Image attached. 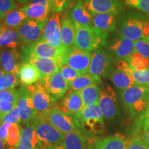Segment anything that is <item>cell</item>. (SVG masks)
I'll use <instances>...</instances> for the list:
<instances>
[{"mask_svg": "<svg viewBox=\"0 0 149 149\" xmlns=\"http://www.w3.org/2000/svg\"><path fill=\"white\" fill-rule=\"evenodd\" d=\"M122 106L126 113L138 120L146 112L149 104V89L136 85L120 92Z\"/></svg>", "mask_w": 149, "mask_h": 149, "instance_id": "cell-1", "label": "cell"}, {"mask_svg": "<svg viewBox=\"0 0 149 149\" xmlns=\"http://www.w3.org/2000/svg\"><path fill=\"white\" fill-rule=\"evenodd\" d=\"M66 49H60L50 45L42 37L34 43L20 47L18 51L22 62H26L30 58L58 59L64 57Z\"/></svg>", "mask_w": 149, "mask_h": 149, "instance_id": "cell-2", "label": "cell"}, {"mask_svg": "<svg viewBox=\"0 0 149 149\" xmlns=\"http://www.w3.org/2000/svg\"><path fill=\"white\" fill-rule=\"evenodd\" d=\"M146 16L137 12L125 13L119 20V34L137 42L142 39V30Z\"/></svg>", "mask_w": 149, "mask_h": 149, "instance_id": "cell-3", "label": "cell"}, {"mask_svg": "<svg viewBox=\"0 0 149 149\" xmlns=\"http://www.w3.org/2000/svg\"><path fill=\"white\" fill-rule=\"evenodd\" d=\"M38 116L40 118L47 121L64 134L70 132H76L83 134L76 125L73 118L70 115H67L61 111L57 107L39 113Z\"/></svg>", "mask_w": 149, "mask_h": 149, "instance_id": "cell-4", "label": "cell"}, {"mask_svg": "<svg viewBox=\"0 0 149 149\" xmlns=\"http://www.w3.org/2000/svg\"><path fill=\"white\" fill-rule=\"evenodd\" d=\"M35 126L40 144L50 147L61 144L64 141L65 134L39 116L35 121Z\"/></svg>", "mask_w": 149, "mask_h": 149, "instance_id": "cell-5", "label": "cell"}, {"mask_svg": "<svg viewBox=\"0 0 149 149\" xmlns=\"http://www.w3.org/2000/svg\"><path fill=\"white\" fill-rule=\"evenodd\" d=\"M113 57L103 48L93 51L88 73L93 77H107L111 74Z\"/></svg>", "mask_w": 149, "mask_h": 149, "instance_id": "cell-6", "label": "cell"}, {"mask_svg": "<svg viewBox=\"0 0 149 149\" xmlns=\"http://www.w3.org/2000/svg\"><path fill=\"white\" fill-rule=\"evenodd\" d=\"M47 20L40 22L28 19L19 26L16 30L19 35L20 46L31 44L42 38Z\"/></svg>", "mask_w": 149, "mask_h": 149, "instance_id": "cell-7", "label": "cell"}, {"mask_svg": "<svg viewBox=\"0 0 149 149\" xmlns=\"http://www.w3.org/2000/svg\"><path fill=\"white\" fill-rule=\"evenodd\" d=\"M91 59V52L74 46L66 51L63 57L62 64L68 65L81 74H85L88 72Z\"/></svg>", "mask_w": 149, "mask_h": 149, "instance_id": "cell-8", "label": "cell"}, {"mask_svg": "<svg viewBox=\"0 0 149 149\" xmlns=\"http://www.w3.org/2000/svg\"><path fill=\"white\" fill-rule=\"evenodd\" d=\"M27 87L37 113H41L56 107L57 102L48 92L41 80L32 85L27 86Z\"/></svg>", "mask_w": 149, "mask_h": 149, "instance_id": "cell-9", "label": "cell"}, {"mask_svg": "<svg viewBox=\"0 0 149 149\" xmlns=\"http://www.w3.org/2000/svg\"><path fill=\"white\" fill-rule=\"evenodd\" d=\"M119 14L117 13H110L93 15L92 30L104 40L108 42L109 33L116 30Z\"/></svg>", "mask_w": 149, "mask_h": 149, "instance_id": "cell-10", "label": "cell"}, {"mask_svg": "<svg viewBox=\"0 0 149 149\" xmlns=\"http://www.w3.org/2000/svg\"><path fill=\"white\" fill-rule=\"evenodd\" d=\"M19 90L17 107L19 110L22 123L24 124L35 121L38 118L37 111L35 110L27 86L22 85Z\"/></svg>", "mask_w": 149, "mask_h": 149, "instance_id": "cell-11", "label": "cell"}, {"mask_svg": "<svg viewBox=\"0 0 149 149\" xmlns=\"http://www.w3.org/2000/svg\"><path fill=\"white\" fill-rule=\"evenodd\" d=\"M99 107L103 116L108 121L115 120L118 115V104L116 93L109 85L101 89Z\"/></svg>", "mask_w": 149, "mask_h": 149, "instance_id": "cell-12", "label": "cell"}, {"mask_svg": "<svg viewBox=\"0 0 149 149\" xmlns=\"http://www.w3.org/2000/svg\"><path fill=\"white\" fill-rule=\"evenodd\" d=\"M78 3L86 8L92 15L110 13H120L123 8L121 0H78Z\"/></svg>", "mask_w": 149, "mask_h": 149, "instance_id": "cell-13", "label": "cell"}, {"mask_svg": "<svg viewBox=\"0 0 149 149\" xmlns=\"http://www.w3.org/2000/svg\"><path fill=\"white\" fill-rule=\"evenodd\" d=\"M61 15L54 13L48 18L42 37L54 47L65 49L62 45L61 35Z\"/></svg>", "mask_w": 149, "mask_h": 149, "instance_id": "cell-14", "label": "cell"}, {"mask_svg": "<svg viewBox=\"0 0 149 149\" xmlns=\"http://www.w3.org/2000/svg\"><path fill=\"white\" fill-rule=\"evenodd\" d=\"M128 144L126 137L118 133L103 138H89L86 149H127Z\"/></svg>", "mask_w": 149, "mask_h": 149, "instance_id": "cell-15", "label": "cell"}, {"mask_svg": "<svg viewBox=\"0 0 149 149\" xmlns=\"http://www.w3.org/2000/svg\"><path fill=\"white\" fill-rule=\"evenodd\" d=\"M45 88L57 102H59L66 95L69 89L68 83L62 77L60 72L57 71L41 79Z\"/></svg>", "mask_w": 149, "mask_h": 149, "instance_id": "cell-16", "label": "cell"}, {"mask_svg": "<svg viewBox=\"0 0 149 149\" xmlns=\"http://www.w3.org/2000/svg\"><path fill=\"white\" fill-rule=\"evenodd\" d=\"M56 107L70 116L77 115L84 107L81 93L71 90L67 91L64 97L57 102Z\"/></svg>", "mask_w": 149, "mask_h": 149, "instance_id": "cell-17", "label": "cell"}, {"mask_svg": "<svg viewBox=\"0 0 149 149\" xmlns=\"http://www.w3.org/2000/svg\"><path fill=\"white\" fill-rule=\"evenodd\" d=\"M108 47L117 59H126L134 53L135 42L118 34L109 42Z\"/></svg>", "mask_w": 149, "mask_h": 149, "instance_id": "cell-18", "label": "cell"}, {"mask_svg": "<svg viewBox=\"0 0 149 149\" xmlns=\"http://www.w3.org/2000/svg\"><path fill=\"white\" fill-rule=\"evenodd\" d=\"M22 64L17 49L3 48L0 51V68L3 71L17 74Z\"/></svg>", "mask_w": 149, "mask_h": 149, "instance_id": "cell-19", "label": "cell"}, {"mask_svg": "<svg viewBox=\"0 0 149 149\" xmlns=\"http://www.w3.org/2000/svg\"><path fill=\"white\" fill-rule=\"evenodd\" d=\"M63 57L58 59H46V58H30L26 61L33 65L40 72L43 78L47 77L55 72L59 71V68L62 65Z\"/></svg>", "mask_w": 149, "mask_h": 149, "instance_id": "cell-20", "label": "cell"}, {"mask_svg": "<svg viewBox=\"0 0 149 149\" xmlns=\"http://www.w3.org/2000/svg\"><path fill=\"white\" fill-rule=\"evenodd\" d=\"M74 26H75L74 46L83 51L88 52L94 51L95 37L92 29L80 26L75 24Z\"/></svg>", "mask_w": 149, "mask_h": 149, "instance_id": "cell-21", "label": "cell"}, {"mask_svg": "<svg viewBox=\"0 0 149 149\" xmlns=\"http://www.w3.org/2000/svg\"><path fill=\"white\" fill-rule=\"evenodd\" d=\"M66 15L71 21L80 26L92 29L93 17L89 11L82 5L77 2L68 10Z\"/></svg>", "mask_w": 149, "mask_h": 149, "instance_id": "cell-22", "label": "cell"}, {"mask_svg": "<svg viewBox=\"0 0 149 149\" xmlns=\"http://www.w3.org/2000/svg\"><path fill=\"white\" fill-rule=\"evenodd\" d=\"M36 121V120H35ZM35 121L24 124L22 127V135L15 149H35L39 144L36 130Z\"/></svg>", "mask_w": 149, "mask_h": 149, "instance_id": "cell-23", "label": "cell"}, {"mask_svg": "<svg viewBox=\"0 0 149 149\" xmlns=\"http://www.w3.org/2000/svg\"><path fill=\"white\" fill-rule=\"evenodd\" d=\"M61 35L62 45L66 51L74 47L75 26L66 15L61 17Z\"/></svg>", "mask_w": 149, "mask_h": 149, "instance_id": "cell-24", "label": "cell"}, {"mask_svg": "<svg viewBox=\"0 0 149 149\" xmlns=\"http://www.w3.org/2000/svg\"><path fill=\"white\" fill-rule=\"evenodd\" d=\"M19 79L22 85L29 86L42 79L40 72L35 67L29 62H23L20 66L18 74Z\"/></svg>", "mask_w": 149, "mask_h": 149, "instance_id": "cell-25", "label": "cell"}, {"mask_svg": "<svg viewBox=\"0 0 149 149\" xmlns=\"http://www.w3.org/2000/svg\"><path fill=\"white\" fill-rule=\"evenodd\" d=\"M110 79L115 86L121 91L125 90L137 85L130 74L125 70L118 68L111 72Z\"/></svg>", "mask_w": 149, "mask_h": 149, "instance_id": "cell-26", "label": "cell"}, {"mask_svg": "<svg viewBox=\"0 0 149 149\" xmlns=\"http://www.w3.org/2000/svg\"><path fill=\"white\" fill-rule=\"evenodd\" d=\"M19 35L16 29H8L3 26L0 32V49H17L20 46Z\"/></svg>", "mask_w": 149, "mask_h": 149, "instance_id": "cell-27", "label": "cell"}, {"mask_svg": "<svg viewBox=\"0 0 149 149\" xmlns=\"http://www.w3.org/2000/svg\"><path fill=\"white\" fill-rule=\"evenodd\" d=\"M22 10L27 16L28 19L42 22L48 19L50 12L49 7L44 6L41 4H29L24 6Z\"/></svg>", "mask_w": 149, "mask_h": 149, "instance_id": "cell-28", "label": "cell"}, {"mask_svg": "<svg viewBox=\"0 0 149 149\" xmlns=\"http://www.w3.org/2000/svg\"><path fill=\"white\" fill-rule=\"evenodd\" d=\"M87 138L84 135L70 132L64 135L62 144L65 149H86Z\"/></svg>", "mask_w": 149, "mask_h": 149, "instance_id": "cell-29", "label": "cell"}, {"mask_svg": "<svg viewBox=\"0 0 149 149\" xmlns=\"http://www.w3.org/2000/svg\"><path fill=\"white\" fill-rule=\"evenodd\" d=\"M71 117L73 118L76 125L81 121L86 120L88 119H100V120L104 119L103 114L99 107V104L85 106L79 113Z\"/></svg>", "mask_w": 149, "mask_h": 149, "instance_id": "cell-30", "label": "cell"}, {"mask_svg": "<svg viewBox=\"0 0 149 149\" xmlns=\"http://www.w3.org/2000/svg\"><path fill=\"white\" fill-rule=\"evenodd\" d=\"M102 84L101 78L93 77L88 73L81 74L79 77L74 79L71 82L68 83L69 89L74 91H81L87 87L93 84Z\"/></svg>", "mask_w": 149, "mask_h": 149, "instance_id": "cell-31", "label": "cell"}, {"mask_svg": "<svg viewBox=\"0 0 149 149\" xmlns=\"http://www.w3.org/2000/svg\"><path fill=\"white\" fill-rule=\"evenodd\" d=\"M84 105L91 106L99 104L101 97V88L98 84H93L80 91Z\"/></svg>", "mask_w": 149, "mask_h": 149, "instance_id": "cell-32", "label": "cell"}, {"mask_svg": "<svg viewBox=\"0 0 149 149\" xmlns=\"http://www.w3.org/2000/svg\"><path fill=\"white\" fill-rule=\"evenodd\" d=\"M26 19H28L27 16L22 8L15 9L6 15L3 19V24L6 28L8 29H17Z\"/></svg>", "mask_w": 149, "mask_h": 149, "instance_id": "cell-33", "label": "cell"}, {"mask_svg": "<svg viewBox=\"0 0 149 149\" xmlns=\"http://www.w3.org/2000/svg\"><path fill=\"white\" fill-rule=\"evenodd\" d=\"M132 137H138L149 145V118H139L137 120Z\"/></svg>", "mask_w": 149, "mask_h": 149, "instance_id": "cell-34", "label": "cell"}, {"mask_svg": "<svg viewBox=\"0 0 149 149\" xmlns=\"http://www.w3.org/2000/svg\"><path fill=\"white\" fill-rule=\"evenodd\" d=\"M125 60L134 70H144L149 68V58H145L137 53L131 54Z\"/></svg>", "mask_w": 149, "mask_h": 149, "instance_id": "cell-35", "label": "cell"}, {"mask_svg": "<svg viewBox=\"0 0 149 149\" xmlns=\"http://www.w3.org/2000/svg\"><path fill=\"white\" fill-rule=\"evenodd\" d=\"M75 1L76 0H48L50 11L59 13L69 10L75 3Z\"/></svg>", "mask_w": 149, "mask_h": 149, "instance_id": "cell-36", "label": "cell"}, {"mask_svg": "<svg viewBox=\"0 0 149 149\" xmlns=\"http://www.w3.org/2000/svg\"><path fill=\"white\" fill-rule=\"evenodd\" d=\"M22 129V127L20 124H12L8 131V137L6 140V143L8 146H10V148H13L17 146L21 137Z\"/></svg>", "mask_w": 149, "mask_h": 149, "instance_id": "cell-37", "label": "cell"}, {"mask_svg": "<svg viewBox=\"0 0 149 149\" xmlns=\"http://www.w3.org/2000/svg\"><path fill=\"white\" fill-rule=\"evenodd\" d=\"M19 79L16 74L6 73L0 77V91L14 88L19 85Z\"/></svg>", "mask_w": 149, "mask_h": 149, "instance_id": "cell-38", "label": "cell"}, {"mask_svg": "<svg viewBox=\"0 0 149 149\" xmlns=\"http://www.w3.org/2000/svg\"><path fill=\"white\" fill-rule=\"evenodd\" d=\"M131 76L136 84L149 89V68L144 70H131Z\"/></svg>", "mask_w": 149, "mask_h": 149, "instance_id": "cell-39", "label": "cell"}, {"mask_svg": "<svg viewBox=\"0 0 149 149\" xmlns=\"http://www.w3.org/2000/svg\"><path fill=\"white\" fill-rule=\"evenodd\" d=\"M0 120L3 123H10V124H20L22 123L19 110L17 105L10 113L5 115H0Z\"/></svg>", "mask_w": 149, "mask_h": 149, "instance_id": "cell-40", "label": "cell"}, {"mask_svg": "<svg viewBox=\"0 0 149 149\" xmlns=\"http://www.w3.org/2000/svg\"><path fill=\"white\" fill-rule=\"evenodd\" d=\"M59 70L62 77L68 83L71 82L74 79L81 75L79 72H77V70L73 69L68 65L62 64L59 68Z\"/></svg>", "mask_w": 149, "mask_h": 149, "instance_id": "cell-41", "label": "cell"}, {"mask_svg": "<svg viewBox=\"0 0 149 149\" xmlns=\"http://www.w3.org/2000/svg\"><path fill=\"white\" fill-rule=\"evenodd\" d=\"M19 100V90L10 88L0 91V101H8L17 105Z\"/></svg>", "mask_w": 149, "mask_h": 149, "instance_id": "cell-42", "label": "cell"}, {"mask_svg": "<svg viewBox=\"0 0 149 149\" xmlns=\"http://www.w3.org/2000/svg\"><path fill=\"white\" fill-rule=\"evenodd\" d=\"M17 8V3L15 0H0V16L3 19L7 14Z\"/></svg>", "mask_w": 149, "mask_h": 149, "instance_id": "cell-43", "label": "cell"}, {"mask_svg": "<svg viewBox=\"0 0 149 149\" xmlns=\"http://www.w3.org/2000/svg\"><path fill=\"white\" fill-rule=\"evenodd\" d=\"M126 4L149 15V0H125Z\"/></svg>", "mask_w": 149, "mask_h": 149, "instance_id": "cell-44", "label": "cell"}, {"mask_svg": "<svg viewBox=\"0 0 149 149\" xmlns=\"http://www.w3.org/2000/svg\"><path fill=\"white\" fill-rule=\"evenodd\" d=\"M134 53H137L145 57L149 58V42L145 39H141L135 42Z\"/></svg>", "mask_w": 149, "mask_h": 149, "instance_id": "cell-45", "label": "cell"}, {"mask_svg": "<svg viewBox=\"0 0 149 149\" xmlns=\"http://www.w3.org/2000/svg\"><path fill=\"white\" fill-rule=\"evenodd\" d=\"M127 149H149V145L138 137H131Z\"/></svg>", "mask_w": 149, "mask_h": 149, "instance_id": "cell-46", "label": "cell"}, {"mask_svg": "<svg viewBox=\"0 0 149 149\" xmlns=\"http://www.w3.org/2000/svg\"><path fill=\"white\" fill-rule=\"evenodd\" d=\"M17 104L8 101H0V115H5L14 109Z\"/></svg>", "mask_w": 149, "mask_h": 149, "instance_id": "cell-47", "label": "cell"}, {"mask_svg": "<svg viewBox=\"0 0 149 149\" xmlns=\"http://www.w3.org/2000/svg\"><path fill=\"white\" fill-rule=\"evenodd\" d=\"M11 125H12V124H10V123H3L2 125L0 127V137L3 141H6V140Z\"/></svg>", "mask_w": 149, "mask_h": 149, "instance_id": "cell-48", "label": "cell"}, {"mask_svg": "<svg viewBox=\"0 0 149 149\" xmlns=\"http://www.w3.org/2000/svg\"><path fill=\"white\" fill-rule=\"evenodd\" d=\"M142 38L148 40L149 38V19H147L144 24L142 30Z\"/></svg>", "mask_w": 149, "mask_h": 149, "instance_id": "cell-49", "label": "cell"}, {"mask_svg": "<svg viewBox=\"0 0 149 149\" xmlns=\"http://www.w3.org/2000/svg\"><path fill=\"white\" fill-rule=\"evenodd\" d=\"M29 3L31 4H41L44 6L49 7V3H48V0H30Z\"/></svg>", "mask_w": 149, "mask_h": 149, "instance_id": "cell-50", "label": "cell"}, {"mask_svg": "<svg viewBox=\"0 0 149 149\" xmlns=\"http://www.w3.org/2000/svg\"><path fill=\"white\" fill-rule=\"evenodd\" d=\"M49 148H50V149H65L64 147V145H63L62 143H61V144L55 145V146H50Z\"/></svg>", "mask_w": 149, "mask_h": 149, "instance_id": "cell-51", "label": "cell"}, {"mask_svg": "<svg viewBox=\"0 0 149 149\" xmlns=\"http://www.w3.org/2000/svg\"><path fill=\"white\" fill-rule=\"evenodd\" d=\"M6 143L5 141H3L2 139L0 137V149H6Z\"/></svg>", "mask_w": 149, "mask_h": 149, "instance_id": "cell-52", "label": "cell"}, {"mask_svg": "<svg viewBox=\"0 0 149 149\" xmlns=\"http://www.w3.org/2000/svg\"><path fill=\"white\" fill-rule=\"evenodd\" d=\"M140 118H149V104H148V108H147L146 112H145L144 114H143V115L140 117Z\"/></svg>", "mask_w": 149, "mask_h": 149, "instance_id": "cell-53", "label": "cell"}, {"mask_svg": "<svg viewBox=\"0 0 149 149\" xmlns=\"http://www.w3.org/2000/svg\"><path fill=\"white\" fill-rule=\"evenodd\" d=\"M35 149H50L49 147L43 146V145H41L40 144H38V145L36 146V148Z\"/></svg>", "mask_w": 149, "mask_h": 149, "instance_id": "cell-54", "label": "cell"}, {"mask_svg": "<svg viewBox=\"0 0 149 149\" xmlns=\"http://www.w3.org/2000/svg\"><path fill=\"white\" fill-rule=\"evenodd\" d=\"M15 1H18V2L20 3H26L29 2L30 0H15Z\"/></svg>", "mask_w": 149, "mask_h": 149, "instance_id": "cell-55", "label": "cell"}, {"mask_svg": "<svg viewBox=\"0 0 149 149\" xmlns=\"http://www.w3.org/2000/svg\"><path fill=\"white\" fill-rule=\"evenodd\" d=\"M5 73H6V72L4 71H3V70H1V68H0V77H1V76L3 75V74H4Z\"/></svg>", "mask_w": 149, "mask_h": 149, "instance_id": "cell-56", "label": "cell"}, {"mask_svg": "<svg viewBox=\"0 0 149 149\" xmlns=\"http://www.w3.org/2000/svg\"><path fill=\"white\" fill-rule=\"evenodd\" d=\"M3 27V23H2V22H0V32H1V30H2Z\"/></svg>", "mask_w": 149, "mask_h": 149, "instance_id": "cell-57", "label": "cell"}, {"mask_svg": "<svg viewBox=\"0 0 149 149\" xmlns=\"http://www.w3.org/2000/svg\"><path fill=\"white\" fill-rule=\"evenodd\" d=\"M2 124H3V122H1V120H0V127H1V125H2Z\"/></svg>", "mask_w": 149, "mask_h": 149, "instance_id": "cell-58", "label": "cell"}, {"mask_svg": "<svg viewBox=\"0 0 149 149\" xmlns=\"http://www.w3.org/2000/svg\"><path fill=\"white\" fill-rule=\"evenodd\" d=\"M2 19H3L1 17V16H0V22H1V20H2Z\"/></svg>", "mask_w": 149, "mask_h": 149, "instance_id": "cell-59", "label": "cell"}, {"mask_svg": "<svg viewBox=\"0 0 149 149\" xmlns=\"http://www.w3.org/2000/svg\"><path fill=\"white\" fill-rule=\"evenodd\" d=\"M147 40V41H148V42H149V38L148 39V40Z\"/></svg>", "mask_w": 149, "mask_h": 149, "instance_id": "cell-60", "label": "cell"}, {"mask_svg": "<svg viewBox=\"0 0 149 149\" xmlns=\"http://www.w3.org/2000/svg\"><path fill=\"white\" fill-rule=\"evenodd\" d=\"M0 51H1V49H0Z\"/></svg>", "mask_w": 149, "mask_h": 149, "instance_id": "cell-61", "label": "cell"}]
</instances>
